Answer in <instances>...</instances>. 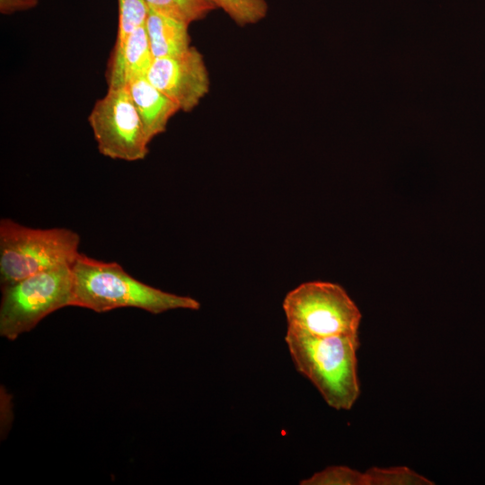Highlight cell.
Returning a JSON list of instances; mask_svg holds the SVG:
<instances>
[{
    "label": "cell",
    "mask_w": 485,
    "mask_h": 485,
    "mask_svg": "<svg viewBox=\"0 0 485 485\" xmlns=\"http://www.w3.org/2000/svg\"><path fill=\"white\" fill-rule=\"evenodd\" d=\"M71 306L105 313L134 307L153 314L175 309L198 310V300L163 291L130 276L119 263L80 253L72 265Z\"/></svg>",
    "instance_id": "1"
},
{
    "label": "cell",
    "mask_w": 485,
    "mask_h": 485,
    "mask_svg": "<svg viewBox=\"0 0 485 485\" xmlns=\"http://www.w3.org/2000/svg\"><path fill=\"white\" fill-rule=\"evenodd\" d=\"M285 341L295 369L334 410H350L360 394L358 335L314 337L287 328Z\"/></svg>",
    "instance_id": "2"
},
{
    "label": "cell",
    "mask_w": 485,
    "mask_h": 485,
    "mask_svg": "<svg viewBox=\"0 0 485 485\" xmlns=\"http://www.w3.org/2000/svg\"><path fill=\"white\" fill-rule=\"evenodd\" d=\"M79 243V234L69 228H32L2 218L1 287L61 265L72 266L80 254Z\"/></svg>",
    "instance_id": "3"
},
{
    "label": "cell",
    "mask_w": 485,
    "mask_h": 485,
    "mask_svg": "<svg viewBox=\"0 0 485 485\" xmlns=\"http://www.w3.org/2000/svg\"><path fill=\"white\" fill-rule=\"evenodd\" d=\"M1 288L0 334L14 340L48 314L71 306L72 266L44 270Z\"/></svg>",
    "instance_id": "4"
},
{
    "label": "cell",
    "mask_w": 485,
    "mask_h": 485,
    "mask_svg": "<svg viewBox=\"0 0 485 485\" xmlns=\"http://www.w3.org/2000/svg\"><path fill=\"white\" fill-rule=\"evenodd\" d=\"M287 328L314 337L358 335L361 313L340 286L302 283L283 301Z\"/></svg>",
    "instance_id": "5"
},
{
    "label": "cell",
    "mask_w": 485,
    "mask_h": 485,
    "mask_svg": "<svg viewBox=\"0 0 485 485\" xmlns=\"http://www.w3.org/2000/svg\"><path fill=\"white\" fill-rule=\"evenodd\" d=\"M88 121L102 155L134 162L148 154L150 142L127 87L109 88L95 102Z\"/></svg>",
    "instance_id": "6"
},
{
    "label": "cell",
    "mask_w": 485,
    "mask_h": 485,
    "mask_svg": "<svg viewBox=\"0 0 485 485\" xmlns=\"http://www.w3.org/2000/svg\"><path fill=\"white\" fill-rule=\"evenodd\" d=\"M146 78L185 112L199 104L210 85L203 56L192 46L177 56L154 58Z\"/></svg>",
    "instance_id": "7"
},
{
    "label": "cell",
    "mask_w": 485,
    "mask_h": 485,
    "mask_svg": "<svg viewBox=\"0 0 485 485\" xmlns=\"http://www.w3.org/2000/svg\"><path fill=\"white\" fill-rule=\"evenodd\" d=\"M154 59L146 27H140L113 48L106 74L109 88L127 87L133 80L146 77Z\"/></svg>",
    "instance_id": "8"
},
{
    "label": "cell",
    "mask_w": 485,
    "mask_h": 485,
    "mask_svg": "<svg viewBox=\"0 0 485 485\" xmlns=\"http://www.w3.org/2000/svg\"><path fill=\"white\" fill-rule=\"evenodd\" d=\"M127 88L151 142L154 137L165 131L171 118L181 110L146 77L133 80Z\"/></svg>",
    "instance_id": "9"
},
{
    "label": "cell",
    "mask_w": 485,
    "mask_h": 485,
    "mask_svg": "<svg viewBox=\"0 0 485 485\" xmlns=\"http://www.w3.org/2000/svg\"><path fill=\"white\" fill-rule=\"evenodd\" d=\"M146 30L154 58L177 56L190 45L189 24L149 8Z\"/></svg>",
    "instance_id": "10"
},
{
    "label": "cell",
    "mask_w": 485,
    "mask_h": 485,
    "mask_svg": "<svg viewBox=\"0 0 485 485\" xmlns=\"http://www.w3.org/2000/svg\"><path fill=\"white\" fill-rule=\"evenodd\" d=\"M152 10L187 24L205 18L217 7L215 0H146Z\"/></svg>",
    "instance_id": "11"
},
{
    "label": "cell",
    "mask_w": 485,
    "mask_h": 485,
    "mask_svg": "<svg viewBox=\"0 0 485 485\" xmlns=\"http://www.w3.org/2000/svg\"><path fill=\"white\" fill-rule=\"evenodd\" d=\"M119 28L114 48L119 47L136 30L146 25L149 6L146 0H118Z\"/></svg>",
    "instance_id": "12"
},
{
    "label": "cell",
    "mask_w": 485,
    "mask_h": 485,
    "mask_svg": "<svg viewBox=\"0 0 485 485\" xmlns=\"http://www.w3.org/2000/svg\"><path fill=\"white\" fill-rule=\"evenodd\" d=\"M368 485H432L427 477L406 466L371 467L366 471Z\"/></svg>",
    "instance_id": "13"
},
{
    "label": "cell",
    "mask_w": 485,
    "mask_h": 485,
    "mask_svg": "<svg viewBox=\"0 0 485 485\" xmlns=\"http://www.w3.org/2000/svg\"><path fill=\"white\" fill-rule=\"evenodd\" d=\"M217 7L224 10L238 25L254 24L264 19L268 13L265 0H215Z\"/></svg>",
    "instance_id": "14"
},
{
    "label": "cell",
    "mask_w": 485,
    "mask_h": 485,
    "mask_svg": "<svg viewBox=\"0 0 485 485\" xmlns=\"http://www.w3.org/2000/svg\"><path fill=\"white\" fill-rule=\"evenodd\" d=\"M301 485H368L367 475L351 467L329 466L300 481Z\"/></svg>",
    "instance_id": "15"
},
{
    "label": "cell",
    "mask_w": 485,
    "mask_h": 485,
    "mask_svg": "<svg viewBox=\"0 0 485 485\" xmlns=\"http://www.w3.org/2000/svg\"><path fill=\"white\" fill-rule=\"evenodd\" d=\"M38 2V0H0V12L4 14H11L26 11L35 7Z\"/></svg>",
    "instance_id": "16"
}]
</instances>
